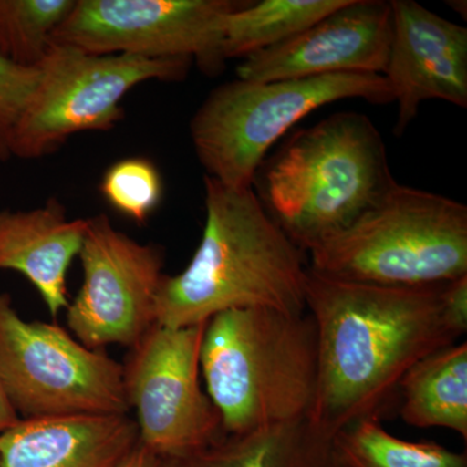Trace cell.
Instances as JSON below:
<instances>
[{
    "mask_svg": "<svg viewBox=\"0 0 467 467\" xmlns=\"http://www.w3.org/2000/svg\"><path fill=\"white\" fill-rule=\"evenodd\" d=\"M447 285V284H445ZM445 285L342 281L308 267L306 304L317 335V380L309 425L326 436L379 420L405 374L460 335L442 310Z\"/></svg>",
    "mask_w": 467,
    "mask_h": 467,
    "instance_id": "obj_1",
    "label": "cell"
},
{
    "mask_svg": "<svg viewBox=\"0 0 467 467\" xmlns=\"http://www.w3.org/2000/svg\"><path fill=\"white\" fill-rule=\"evenodd\" d=\"M205 223L189 265L162 275L156 325L207 324L232 309L306 313L304 251L270 216L254 187L235 189L204 177Z\"/></svg>",
    "mask_w": 467,
    "mask_h": 467,
    "instance_id": "obj_2",
    "label": "cell"
},
{
    "mask_svg": "<svg viewBox=\"0 0 467 467\" xmlns=\"http://www.w3.org/2000/svg\"><path fill=\"white\" fill-rule=\"evenodd\" d=\"M201 368L225 434L306 420L317 380L312 316L244 308L205 326Z\"/></svg>",
    "mask_w": 467,
    "mask_h": 467,
    "instance_id": "obj_3",
    "label": "cell"
},
{
    "mask_svg": "<svg viewBox=\"0 0 467 467\" xmlns=\"http://www.w3.org/2000/svg\"><path fill=\"white\" fill-rule=\"evenodd\" d=\"M396 183L382 135L358 112L292 135L263 182L267 212L304 252L352 225Z\"/></svg>",
    "mask_w": 467,
    "mask_h": 467,
    "instance_id": "obj_4",
    "label": "cell"
},
{
    "mask_svg": "<svg viewBox=\"0 0 467 467\" xmlns=\"http://www.w3.org/2000/svg\"><path fill=\"white\" fill-rule=\"evenodd\" d=\"M308 252L313 272L342 281L450 284L467 275V208L396 183L352 225Z\"/></svg>",
    "mask_w": 467,
    "mask_h": 467,
    "instance_id": "obj_5",
    "label": "cell"
},
{
    "mask_svg": "<svg viewBox=\"0 0 467 467\" xmlns=\"http://www.w3.org/2000/svg\"><path fill=\"white\" fill-rule=\"evenodd\" d=\"M346 99L393 101L380 75H331L254 82L235 78L218 86L190 122L196 156L208 177L235 189L254 187L273 144L301 119Z\"/></svg>",
    "mask_w": 467,
    "mask_h": 467,
    "instance_id": "obj_6",
    "label": "cell"
},
{
    "mask_svg": "<svg viewBox=\"0 0 467 467\" xmlns=\"http://www.w3.org/2000/svg\"><path fill=\"white\" fill-rule=\"evenodd\" d=\"M192 63L190 58L94 55L52 42L12 133L11 158L42 159L73 135L112 130L124 119L121 103L129 92L144 82L181 81Z\"/></svg>",
    "mask_w": 467,
    "mask_h": 467,
    "instance_id": "obj_7",
    "label": "cell"
},
{
    "mask_svg": "<svg viewBox=\"0 0 467 467\" xmlns=\"http://www.w3.org/2000/svg\"><path fill=\"white\" fill-rule=\"evenodd\" d=\"M0 377L24 420L128 414L122 365L57 324L26 321L0 294Z\"/></svg>",
    "mask_w": 467,
    "mask_h": 467,
    "instance_id": "obj_8",
    "label": "cell"
},
{
    "mask_svg": "<svg viewBox=\"0 0 467 467\" xmlns=\"http://www.w3.org/2000/svg\"><path fill=\"white\" fill-rule=\"evenodd\" d=\"M236 0H76L52 42L94 55L190 58L202 72L225 67L223 24Z\"/></svg>",
    "mask_w": 467,
    "mask_h": 467,
    "instance_id": "obj_9",
    "label": "cell"
},
{
    "mask_svg": "<svg viewBox=\"0 0 467 467\" xmlns=\"http://www.w3.org/2000/svg\"><path fill=\"white\" fill-rule=\"evenodd\" d=\"M205 326L155 324L122 365L140 441L158 457L196 450L223 432L220 413L199 379Z\"/></svg>",
    "mask_w": 467,
    "mask_h": 467,
    "instance_id": "obj_10",
    "label": "cell"
},
{
    "mask_svg": "<svg viewBox=\"0 0 467 467\" xmlns=\"http://www.w3.org/2000/svg\"><path fill=\"white\" fill-rule=\"evenodd\" d=\"M78 257L84 279L67 308V327L88 348H131L156 324L164 251L119 232L101 213L88 218Z\"/></svg>",
    "mask_w": 467,
    "mask_h": 467,
    "instance_id": "obj_11",
    "label": "cell"
},
{
    "mask_svg": "<svg viewBox=\"0 0 467 467\" xmlns=\"http://www.w3.org/2000/svg\"><path fill=\"white\" fill-rule=\"evenodd\" d=\"M391 38V2L346 0L297 36L243 58L236 78L272 82L331 75L383 76Z\"/></svg>",
    "mask_w": 467,
    "mask_h": 467,
    "instance_id": "obj_12",
    "label": "cell"
},
{
    "mask_svg": "<svg viewBox=\"0 0 467 467\" xmlns=\"http://www.w3.org/2000/svg\"><path fill=\"white\" fill-rule=\"evenodd\" d=\"M389 2L392 38L383 77L398 103L395 134L400 137L423 101L466 109L467 29L414 0Z\"/></svg>",
    "mask_w": 467,
    "mask_h": 467,
    "instance_id": "obj_13",
    "label": "cell"
},
{
    "mask_svg": "<svg viewBox=\"0 0 467 467\" xmlns=\"http://www.w3.org/2000/svg\"><path fill=\"white\" fill-rule=\"evenodd\" d=\"M138 441L128 414L29 418L0 434V467H117Z\"/></svg>",
    "mask_w": 467,
    "mask_h": 467,
    "instance_id": "obj_14",
    "label": "cell"
},
{
    "mask_svg": "<svg viewBox=\"0 0 467 467\" xmlns=\"http://www.w3.org/2000/svg\"><path fill=\"white\" fill-rule=\"evenodd\" d=\"M88 218L67 217L57 198L29 211L0 209V270L26 276L52 317L69 306L67 270L78 256Z\"/></svg>",
    "mask_w": 467,
    "mask_h": 467,
    "instance_id": "obj_15",
    "label": "cell"
},
{
    "mask_svg": "<svg viewBox=\"0 0 467 467\" xmlns=\"http://www.w3.org/2000/svg\"><path fill=\"white\" fill-rule=\"evenodd\" d=\"M158 467H343L333 439L301 420L254 430L223 432L196 450L158 457Z\"/></svg>",
    "mask_w": 467,
    "mask_h": 467,
    "instance_id": "obj_16",
    "label": "cell"
},
{
    "mask_svg": "<svg viewBox=\"0 0 467 467\" xmlns=\"http://www.w3.org/2000/svg\"><path fill=\"white\" fill-rule=\"evenodd\" d=\"M400 414L410 426L444 427L467 439V344L418 361L402 378Z\"/></svg>",
    "mask_w": 467,
    "mask_h": 467,
    "instance_id": "obj_17",
    "label": "cell"
},
{
    "mask_svg": "<svg viewBox=\"0 0 467 467\" xmlns=\"http://www.w3.org/2000/svg\"><path fill=\"white\" fill-rule=\"evenodd\" d=\"M346 0L244 2L223 24V57L245 58L287 41L342 7Z\"/></svg>",
    "mask_w": 467,
    "mask_h": 467,
    "instance_id": "obj_18",
    "label": "cell"
},
{
    "mask_svg": "<svg viewBox=\"0 0 467 467\" xmlns=\"http://www.w3.org/2000/svg\"><path fill=\"white\" fill-rule=\"evenodd\" d=\"M334 450L343 467H467L465 453L432 441L395 438L379 420H365L335 435Z\"/></svg>",
    "mask_w": 467,
    "mask_h": 467,
    "instance_id": "obj_19",
    "label": "cell"
},
{
    "mask_svg": "<svg viewBox=\"0 0 467 467\" xmlns=\"http://www.w3.org/2000/svg\"><path fill=\"white\" fill-rule=\"evenodd\" d=\"M76 0H0V57L38 67Z\"/></svg>",
    "mask_w": 467,
    "mask_h": 467,
    "instance_id": "obj_20",
    "label": "cell"
},
{
    "mask_svg": "<svg viewBox=\"0 0 467 467\" xmlns=\"http://www.w3.org/2000/svg\"><path fill=\"white\" fill-rule=\"evenodd\" d=\"M99 190L110 208L142 225L161 204L164 183L152 160L126 158L107 169Z\"/></svg>",
    "mask_w": 467,
    "mask_h": 467,
    "instance_id": "obj_21",
    "label": "cell"
},
{
    "mask_svg": "<svg viewBox=\"0 0 467 467\" xmlns=\"http://www.w3.org/2000/svg\"><path fill=\"white\" fill-rule=\"evenodd\" d=\"M38 78V67L14 66L0 57V162L11 159L12 133Z\"/></svg>",
    "mask_w": 467,
    "mask_h": 467,
    "instance_id": "obj_22",
    "label": "cell"
},
{
    "mask_svg": "<svg viewBox=\"0 0 467 467\" xmlns=\"http://www.w3.org/2000/svg\"><path fill=\"white\" fill-rule=\"evenodd\" d=\"M442 310L448 325L462 337L467 330V275L445 285Z\"/></svg>",
    "mask_w": 467,
    "mask_h": 467,
    "instance_id": "obj_23",
    "label": "cell"
},
{
    "mask_svg": "<svg viewBox=\"0 0 467 467\" xmlns=\"http://www.w3.org/2000/svg\"><path fill=\"white\" fill-rule=\"evenodd\" d=\"M117 467H158V456L138 441Z\"/></svg>",
    "mask_w": 467,
    "mask_h": 467,
    "instance_id": "obj_24",
    "label": "cell"
},
{
    "mask_svg": "<svg viewBox=\"0 0 467 467\" xmlns=\"http://www.w3.org/2000/svg\"><path fill=\"white\" fill-rule=\"evenodd\" d=\"M18 420H20V417L12 407L5 386H3L2 377H0V434L16 425Z\"/></svg>",
    "mask_w": 467,
    "mask_h": 467,
    "instance_id": "obj_25",
    "label": "cell"
}]
</instances>
